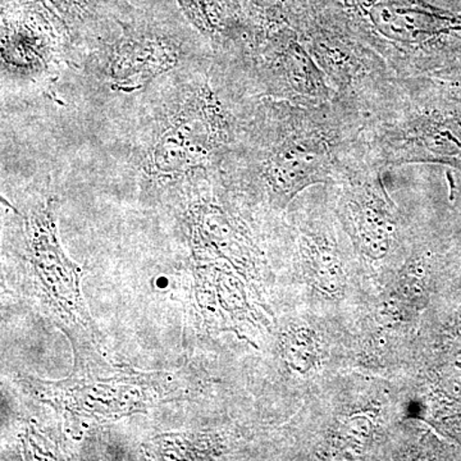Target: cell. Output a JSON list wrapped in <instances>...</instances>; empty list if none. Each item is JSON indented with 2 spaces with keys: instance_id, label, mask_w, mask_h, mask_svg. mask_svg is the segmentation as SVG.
Returning <instances> with one entry per match:
<instances>
[{
  "instance_id": "9",
  "label": "cell",
  "mask_w": 461,
  "mask_h": 461,
  "mask_svg": "<svg viewBox=\"0 0 461 461\" xmlns=\"http://www.w3.org/2000/svg\"><path fill=\"white\" fill-rule=\"evenodd\" d=\"M209 438L200 435H166L151 439L147 448L153 459H205L209 455Z\"/></svg>"
},
{
  "instance_id": "5",
  "label": "cell",
  "mask_w": 461,
  "mask_h": 461,
  "mask_svg": "<svg viewBox=\"0 0 461 461\" xmlns=\"http://www.w3.org/2000/svg\"><path fill=\"white\" fill-rule=\"evenodd\" d=\"M23 220L27 267L36 295L71 330L95 339V330L80 293L81 271L66 256L58 239L57 199L44 195L30 204Z\"/></svg>"
},
{
  "instance_id": "1",
  "label": "cell",
  "mask_w": 461,
  "mask_h": 461,
  "mask_svg": "<svg viewBox=\"0 0 461 461\" xmlns=\"http://www.w3.org/2000/svg\"><path fill=\"white\" fill-rule=\"evenodd\" d=\"M198 59L160 80L142 108L132 160L149 196L180 190L230 153L247 108L230 105L213 66Z\"/></svg>"
},
{
  "instance_id": "6",
  "label": "cell",
  "mask_w": 461,
  "mask_h": 461,
  "mask_svg": "<svg viewBox=\"0 0 461 461\" xmlns=\"http://www.w3.org/2000/svg\"><path fill=\"white\" fill-rule=\"evenodd\" d=\"M91 56L98 63L100 80L126 95L147 90L194 60L190 45L180 36L139 23H122L120 33L96 42Z\"/></svg>"
},
{
  "instance_id": "7",
  "label": "cell",
  "mask_w": 461,
  "mask_h": 461,
  "mask_svg": "<svg viewBox=\"0 0 461 461\" xmlns=\"http://www.w3.org/2000/svg\"><path fill=\"white\" fill-rule=\"evenodd\" d=\"M51 393L58 395L66 409L84 411L89 417L111 418L144 411L154 400L153 384L139 377L138 373L124 377L108 379L102 384H86V386H68L58 384Z\"/></svg>"
},
{
  "instance_id": "8",
  "label": "cell",
  "mask_w": 461,
  "mask_h": 461,
  "mask_svg": "<svg viewBox=\"0 0 461 461\" xmlns=\"http://www.w3.org/2000/svg\"><path fill=\"white\" fill-rule=\"evenodd\" d=\"M185 16L205 39L214 57H242L251 29L240 20L226 0H177Z\"/></svg>"
},
{
  "instance_id": "2",
  "label": "cell",
  "mask_w": 461,
  "mask_h": 461,
  "mask_svg": "<svg viewBox=\"0 0 461 461\" xmlns=\"http://www.w3.org/2000/svg\"><path fill=\"white\" fill-rule=\"evenodd\" d=\"M345 103L300 104L260 96L249 105L226 159L257 173L272 196L288 202L313 175L329 171L336 153L362 142L355 111ZM224 159V160H226Z\"/></svg>"
},
{
  "instance_id": "3",
  "label": "cell",
  "mask_w": 461,
  "mask_h": 461,
  "mask_svg": "<svg viewBox=\"0 0 461 461\" xmlns=\"http://www.w3.org/2000/svg\"><path fill=\"white\" fill-rule=\"evenodd\" d=\"M77 58L74 33L47 0L3 2V83L26 85L58 100L57 85Z\"/></svg>"
},
{
  "instance_id": "4",
  "label": "cell",
  "mask_w": 461,
  "mask_h": 461,
  "mask_svg": "<svg viewBox=\"0 0 461 461\" xmlns=\"http://www.w3.org/2000/svg\"><path fill=\"white\" fill-rule=\"evenodd\" d=\"M364 23L366 50H373L396 74L420 76L437 39L461 32V14L423 0H346Z\"/></svg>"
}]
</instances>
